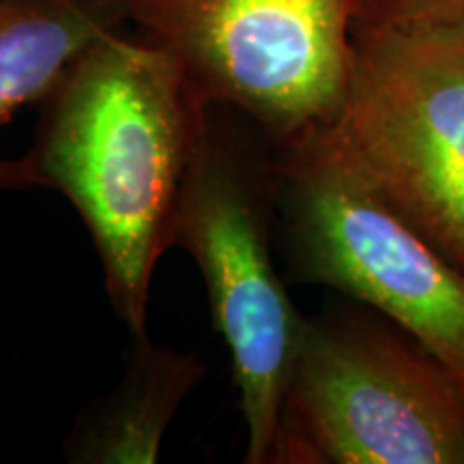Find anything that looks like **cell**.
<instances>
[{"label": "cell", "instance_id": "6da1fadb", "mask_svg": "<svg viewBox=\"0 0 464 464\" xmlns=\"http://www.w3.org/2000/svg\"><path fill=\"white\" fill-rule=\"evenodd\" d=\"M168 50L102 34L42 100L28 185L61 191L89 230L116 316L147 334L153 271L170 230L202 112Z\"/></svg>", "mask_w": 464, "mask_h": 464}, {"label": "cell", "instance_id": "7a4b0ae2", "mask_svg": "<svg viewBox=\"0 0 464 464\" xmlns=\"http://www.w3.org/2000/svg\"><path fill=\"white\" fill-rule=\"evenodd\" d=\"M274 216L271 160L219 125L207 106L179 191L170 247L185 249L205 280L213 327L228 348L239 392L247 464L276 462L304 323L276 269Z\"/></svg>", "mask_w": 464, "mask_h": 464}, {"label": "cell", "instance_id": "3957f363", "mask_svg": "<svg viewBox=\"0 0 464 464\" xmlns=\"http://www.w3.org/2000/svg\"><path fill=\"white\" fill-rule=\"evenodd\" d=\"M271 160L299 280L374 307L464 385V274L396 211L334 123Z\"/></svg>", "mask_w": 464, "mask_h": 464}, {"label": "cell", "instance_id": "277c9868", "mask_svg": "<svg viewBox=\"0 0 464 464\" xmlns=\"http://www.w3.org/2000/svg\"><path fill=\"white\" fill-rule=\"evenodd\" d=\"M276 462L464 464V385L398 327L304 316Z\"/></svg>", "mask_w": 464, "mask_h": 464}, {"label": "cell", "instance_id": "5b68a950", "mask_svg": "<svg viewBox=\"0 0 464 464\" xmlns=\"http://www.w3.org/2000/svg\"><path fill=\"white\" fill-rule=\"evenodd\" d=\"M194 95L247 114L276 147L344 103L359 0H125Z\"/></svg>", "mask_w": 464, "mask_h": 464}, {"label": "cell", "instance_id": "8992f818", "mask_svg": "<svg viewBox=\"0 0 464 464\" xmlns=\"http://www.w3.org/2000/svg\"><path fill=\"white\" fill-rule=\"evenodd\" d=\"M334 127L400 216L464 274V42L353 31Z\"/></svg>", "mask_w": 464, "mask_h": 464}, {"label": "cell", "instance_id": "52a82bcc", "mask_svg": "<svg viewBox=\"0 0 464 464\" xmlns=\"http://www.w3.org/2000/svg\"><path fill=\"white\" fill-rule=\"evenodd\" d=\"M207 365L194 353L131 335L125 372L102 402L89 406L65 440L69 462L153 464L164 434L183 400L205 379Z\"/></svg>", "mask_w": 464, "mask_h": 464}, {"label": "cell", "instance_id": "ba28073f", "mask_svg": "<svg viewBox=\"0 0 464 464\" xmlns=\"http://www.w3.org/2000/svg\"><path fill=\"white\" fill-rule=\"evenodd\" d=\"M125 22V0H0V125L37 106L75 56ZM28 188L20 158L0 160V189Z\"/></svg>", "mask_w": 464, "mask_h": 464}, {"label": "cell", "instance_id": "9c48e42d", "mask_svg": "<svg viewBox=\"0 0 464 464\" xmlns=\"http://www.w3.org/2000/svg\"><path fill=\"white\" fill-rule=\"evenodd\" d=\"M353 31H398L464 42V0H359Z\"/></svg>", "mask_w": 464, "mask_h": 464}]
</instances>
